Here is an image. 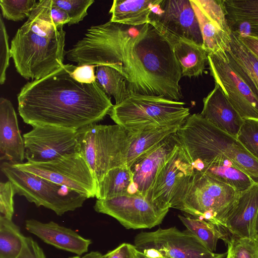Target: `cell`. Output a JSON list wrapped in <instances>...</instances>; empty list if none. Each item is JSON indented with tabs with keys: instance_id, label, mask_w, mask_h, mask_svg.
Masks as SVG:
<instances>
[{
	"instance_id": "ab89813d",
	"label": "cell",
	"mask_w": 258,
	"mask_h": 258,
	"mask_svg": "<svg viewBox=\"0 0 258 258\" xmlns=\"http://www.w3.org/2000/svg\"><path fill=\"white\" fill-rule=\"evenodd\" d=\"M95 66L84 65L75 66L72 75L78 81L84 83H92L96 81Z\"/></svg>"
},
{
	"instance_id": "484cf974",
	"label": "cell",
	"mask_w": 258,
	"mask_h": 258,
	"mask_svg": "<svg viewBox=\"0 0 258 258\" xmlns=\"http://www.w3.org/2000/svg\"><path fill=\"white\" fill-rule=\"evenodd\" d=\"M182 124L153 127L135 133L128 132L130 142L125 159L128 167L176 133Z\"/></svg>"
},
{
	"instance_id": "8992f818",
	"label": "cell",
	"mask_w": 258,
	"mask_h": 258,
	"mask_svg": "<svg viewBox=\"0 0 258 258\" xmlns=\"http://www.w3.org/2000/svg\"><path fill=\"white\" fill-rule=\"evenodd\" d=\"M185 103L160 96L131 94L113 105L109 115L116 124L135 133L160 126L183 124L189 116Z\"/></svg>"
},
{
	"instance_id": "30bf717a",
	"label": "cell",
	"mask_w": 258,
	"mask_h": 258,
	"mask_svg": "<svg viewBox=\"0 0 258 258\" xmlns=\"http://www.w3.org/2000/svg\"><path fill=\"white\" fill-rule=\"evenodd\" d=\"M134 245L137 249L153 248L164 258H224L227 255V252L210 251L187 229L181 231L175 227L142 232L135 236Z\"/></svg>"
},
{
	"instance_id": "44dd1931",
	"label": "cell",
	"mask_w": 258,
	"mask_h": 258,
	"mask_svg": "<svg viewBox=\"0 0 258 258\" xmlns=\"http://www.w3.org/2000/svg\"><path fill=\"white\" fill-rule=\"evenodd\" d=\"M201 116L219 130L236 138L244 120L228 101L220 86L203 99Z\"/></svg>"
},
{
	"instance_id": "9c48e42d",
	"label": "cell",
	"mask_w": 258,
	"mask_h": 258,
	"mask_svg": "<svg viewBox=\"0 0 258 258\" xmlns=\"http://www.w3.org/2000/svg\"><path fill=\"white\" fill-rule=\"evenodd\" d=\"M14 165L75 190L88 199L96 196L97 181L85 160L78 153L67 154L46 162L27 161Z\"/></svg>"
},
{
	"instance_id": "3957f363",
	"label": "cell",
	"mask_w": 258,
	"mask_h": 258,
	"mask_svg": "<svg viewBox=\"0 0 258 258\" xmlns=\"http://www.w3.org/2000/svg\"><path fill=\"white\" fill-rule=\"evenodd\" d=\"M51 0L37 2L27 21L11 43V55L17 72L26 79L42 78L63 64L66 32L54 24Z\"/></svg>"
},
{
	"instance_id": "d6a6232c",
	"label": "cell",
	"mask_w": 258,
	"mask_h": 258,
	"mask_svg": "<svg viewBox=\"0 0 258 258\" xmlns=\"http://www.w3.org/2000/svg\"><path fill=\"white\" fill-rule=\"evenodd\" d=\"M226 243L232 258H258V243L254 238L231 235Z\"/></svg>"
},
{
	"instance_id": "e0dca14e",
	"label": "cell",
	"mask_w": 258,
	"mask_h": 258,
	"mask_svg": "<svg viewBox=\"0 0 258 258\" xmlns=\"http://www.w3.org/2000/svg\"><path fill=\"white\" fill-rule=\"evenodd\" d=\"M178 144L176 133L129 168L133 176L135 195L146 198L159 170L173 153Z\"/></svg>"
},
{
	"instance_id": "1f68e13d",
	"label": "cell",
	"mask_w": 258,
	"mask_h": 258,
	"mask_svg": "<svg viewBox=\"0 0 258 258\" xmlns=\"http://www.w3.org/2000/svg\"><path fill=\"white\" fill-rule=\"evenodd\" d=\"M37 2L35 0H0L3 17L13 21L29 18Z\"/></svg>"
},
{
	"instance_id": "277c9868",
	"label": "cell",
	"mask_w": 258,
	"mask_h": 258,
	"mask_svg": "<svg viewBox=\"0 0 258 258\" xmlns=\"http://www.w3.org/2000/svg\"><path fill=\"white\" fill-rule=\"evenodd\" d=\"M176 136L191 163L222 155L258 183V160L236 138L219 130L200 114L189 115Z\"/></svg>"
},
{
	"instance_id": "4dcf8cb0",
	"label": "cell",
	"mask_w": 258,
	"mask_h": 258,
	"mask_svg": "<svg viewBox=\"0 0 258 258\" xmlns=\"http://www.w3.org/2000/svg\"><path fill=\"white\" fill-rule=\"evenodd\" d=\"M25 237L12 219L0 216V258H16L22 251Z\"/></svg>"
},
{
	"instance_id": "ffe728a7",
	"label": "cell",
	"mask_w": 258,
	"mask_h": 258,
	"mask_svg": "<svg viewBox=\"0 0 258 258\" xmlns=\"http://www.w3.org/2000/svg\"><path fill=\"white\" fill-rule=\"evenodd\" d=\"M23 138L11 102L0 99V159L13 165L22 164L25 158Z\"/></svg>"
},
{
	"instance_id": "bcb514c9",
	"label": "cell",
	"mask_w": 258,
	"mask_h": 258,
	"mask_svg": "<svg viewBox=\"0 0 258 258\" xmlns=\"http://www.w3.org/2000/svg\"><path fill=\"white\" fill-rule=\"evenodd\" d=\"M226 258H232L230 251L229 249L227 248V255Z\"/></svg>"
},
{
	"instance_id": "f546056e",
	"label": "cell",
	"mask_w": 258,
	"mask_h": 258,
	"mask_svg": "<svg viewBox=\"0 0 258 258\" xmlns=\"http://www.w3.org/2000/svg\"><path fill=\"white\" fill-rule=\"evenodd\" d=\"M96 81L105 93L112 96L115 104H119L127 98L130 93L125 77L115 69L107 66L96 67Z\"/></svg>"
},
{
	"instance_id": "6da1fadb",
	"label": "cell",
	"mask_w": 258,
	"mask_h": 258,
	"mask_svg": "<svg viewBox=\"0 0 258 258\" xmlns=\"http://www.w3.org/2000/svg\"><path fill=\"white\" fill-rule=\"evenodd\" d=\"M66 56L78 66L115 69L126 79L130 95L183 98L181 69L172 46L150 23L131 26L109 21L92 26Z\"/></svg>"
},
{
	"instance_id": "4fadbf2b",
	"label": "cell",
	"mask_w": 258,
	"mask_h": 258,
	"mask_svg": "<svg viewBox=\"0 0 258 258\" xmlns=\"http://www.w3.org/2000/svg\"><path fill=\"white\" fill-rule=\"evenodd\" d=\"M77 131L38 125L23 135L27 161L46 162L76 153Z\"/></svg>"
},
{
	"instance_id": "d4e9b609",
	"label": "cell",
	"mask_w": 258,
	"mask_h": 258,
	"mask_svg": "<svg viewBox=\"0 0 258 258\" xmlns=\"http://www.w3.org/2000/svg\"><path fill=\"white\" fill-rule=\"evenodd\" d=\"M226 53L230 64L258 100V58L232 33L230 48Z\"/></svg>"
},
{
	"instance_id": "f1b7e54d",
	"label": "cell",
	"mask_w": 258,
	"mask_h": 258,
	"mask_svg": "<svg viewBox=\"0 0 258 258\" xmlns=\"http://www.w3.org/2000/svg\"><path fill=\"white\" fill-rule=\"evenodd\" d=\"M186 229L197 238L210 251L215 252L219 239L225 243L229 232L225 228L188 215H178Z\"/></svg>"
},
{
	"instance_id": "52a82bcc",
	"label": "cell",
	"mask_w": 258,
	"mask_h": 258,
	"mask_svg": "<svg viewBox=\"0 0 258 258\" xmlns=\"http://www.w3.org/2000/svg\"><path fill=\"white\" fill-rule=\"evenodd\" d=\"M129 142V133L119 125L93 123L77 131L76 153L98 184L111 169L125 164Z\"/></svg>"
},
{
	"instance_id": "d590c367",
	"label": "cell",
	"mask_w": 258,
	"mask_h": 258,
	"mask_svg": "<svg viewBox=\"0 0 258 258\" xmlns=\"http://www.w3.org/2000/svg\"><path fill=\"white\" fill-rule=\"evenodd\" d=\"M9 36L6 26L0 15V84L5 83L6 79V72L9 66L11 57L10 48L9 45Z\"/></svg>"
},
{
	"instance_id": "9a60e30c",
	"label": "cell",
	"mask_w": 258,
	"mask_h": 258,
	"mask_svg": "<svg viewBox=\"0 0 258 258\" xmlns=\"http://www.w3.org/2000/svg\"><path fill=\"white\" fill-rule=\"evenodd\" d=\"M197 15L208 54L226 52L230 48L232 31L226 17L224 0H190Z\"/></svg>"
},
{
	"instance_id": "f35d334b",
	"label": "cell",
	"mask_w": 258,
	"mask_h": 258,
	"mask_svg": "<svg viewBox=\"0 0 258 258\" xmlns=\"http://www.w3.org/2000/svg\"><path fill=\"white\" fill-rule=\"evenodd\" d=\"M101 258H138L134 245L123 243L115 249L108 251Z\"/></svg>"
},
{
	"instance_id": "b9f144b4",
	"label": "cell",
	"mask_w": 258,
	"mask_h": 258,
	"mask_svg": "<svg viewBox=\"0 0 258 258\" xmlns=\"http://www.w3.org/2000/svg\"><path fill=\"white\" fill-rule=\"evenodd\" d=\"M243 44L258 58V38L252 36H238Z\"/></svg>"
},
{
	"instance_id": "ba28073f",
	"label": "cell",
	"mask_w": 258,
	"mask_h": 258,
	"mask_svg": "<svg viewBox=\"0 0 258 258\" xmlns=\"http://www.w3.org/2000/svg\"><path fill=\"white\" fill-rule=\"evenodd\" d=\"M1 171L13 184L16 194L36 206H43L58 216L82 207L86 196L4 161Z\"/></svg>"
},
{
	"instance_id": "ac0fdd59",
	"label": "cell",
	"mask_w": 258,
	"mask_h": 258,
	"mask_svg": "<svg viewBox=\"0 0 258 258\" xmlns=\"http://www.w3.org/2000/svg\"><path fill=\"white\" fill-rule=\"evenodd\" d=\"M258 211V183L239 192L225 221V228L232 235L254 239Z\"/></svg>"
},
{
	"instance_id": "d6986e66",
	"label": "cell",
	"mask_w": 258,
	"mask_h": 258,
	"mask_svg": "<svg viewBox=\"0 0 258 258\" xmlns=\"http://www.w3.org/2000/svg\"><path fill=\"white\" fill-rule=\"evenodd\" d=\"M25 228L43 242L78 255L88 252L92 241L73 230L53 222L43 223L35 219L25 221Z\"/></svg>"
},
{
	"instance_id": "ee69618b",
	"label": "cell",
	"mask_w": 258,
	"mask_h": 258,
	"mask_svg": "<svg viewBox=\"0 0 258 258\" xmlns=\"http://www.w3.org/2000/svg\"><path fill=\"white\" fill-rule=\"evenodd\" d=\"M254 239L258 243V211H257L256 219H255V228H254Z\"/></svg>"
},
{
	"instance_id": "74e56055",
	"label": "cell",
	"mask_w": 258,
	"mask_h": 258,
	"mask_svg": "<svg viewBox=\"0 0 258 258\" xmlns=\"http://www.w3.org/2000/svg\"><path fill=\"white\" fill-rule=\"evenodd\" d=\"M16 258H46L42 249L31 237H25L23 247Z\"/></svg>"
},
{
	"instance_id": "836d02e7",
	"label": "cell",
	"mask_w": 258,
	"mask_h": 258,
	"mask_svg": "<svg viewBox=\"0 0 258 258\" xmlns=\"http://www.w3.org/2000/svg\"><path fill=\"white\" fill-rule=\"evenodd\" d=\"M236 138L258 160V120H244Z\"/></svg>"
},
{
	"instance_id": "e575fe53",
	"label": "cell",
	"mask_w": 258,
	"mask_h": 258,
	"mask_svg": "<svg viewBox=\"0 0 258 258\" xmlns=\"http://www.w3.org/2000/svg\"><path fill=\"white\" fill-rule=\"evenodd\" d=\"M52 3L69 15V26L79 23L87 15V10L94 0H52Z\"/></svg>"
},
{
	"instance_id": "60d3db41",
	"label": "cell",
	"mask_w": 258,
	"mask_h": 258,
	"mask_svg": "<svg viewBox=\"0 0 258 258\" xmlns=\"http://www.w3.org/2000/svg\"><path fill=\"white\" fill-rule=\"evenodd\" d=\"M50 13L51 17L56 26L59 28L68 24L70 18L68 14L62 9L55 5L52 0L50 4Z\"/></svg>"
},
{
	"instance_id": "cb8c5ba5",
	"label": "cell",
	"mask_w": 258,
	"mask_h": 258,
	"mask_svg": "<svg viewBox=\"0 0 258 258\" xmlns=\"http://www.w3.org/2000/svg\"><path fill=\"white\" fill-rule=\"evenodd\" d=\"M232 33L258 38V0H224Z\"/></svg>"
},
{
	"instance_id": "5b68a950",
	"label": "cell",
	"mask_w": 258,
	"mask_h": 258,
	"mask_svg": "<svg viewBox=\"0 0 258 258\" xmlns=\"http://www.w3.org/2000/svg\"><path fill=\"white\" fill-rule=\"evenodd\" d=\"M238 192L227 184L194 171L176 194L171 208L226 229V218Z\"/></svg>"
},
{
	"instance_id": "8fae6325",
	"label": "cell",
	"mask_w": 258,
	"mask_h": 258,
	"mask_svg": "<svg viewBox=\"0 0 258 258\" xmlns=\"http://www.w3.org/2000/svg\"><path fill=\"white\" fill-rule=\"evenodd\" d=\"M94 209L114 218L127 229L154 227L162 223L169 211L145 198L130 194L97 200Z\"/></svg>"
},
{
	"instance_id": "7a4b0ae2",
	"label": "cell",
	"mask_w": 258,
	"mask_h": 258,
	"mask_svg": "<svg viewBox=\"0 0 258 258\" xmlns=\"http://www.w3.org/2000/svg\"><path fill=\"white\" fill-rule=\"evenodd\" d=\"M75 66L63 64L23 86L17 95L18 109L25 123L78 130L109 114L113 105L110 97L97 81L76 80L72 75Z\"/></svg>"
},
{
	"instance_id": "7c38bea8",
	"label": "cell",
	"mask_w": 258,
	"mask_h": 258,
	"mask_svg": "<svg viewBox=\"0 0 258 258\" xmlns=\"http://www.w3.org/2000/svg\"><path fill=\"white\" fill-rule=\"evenodd\" d=\"M209 69L215 84L243 120H258V100L230 64L226 52L208 54Z\"/></svg>"
},
{
	"instance_id": "83f0119b",
	"label": "cell",
	"mask_w": 258,
	"mask_h": 258,
	"mask_svg": "<svg viewBox=\"0 0 258 258\" xmlns=\"http://www.w3.org/2000/svg\"><path fill=\"white\" fill-rule=\"evenodd\" d=\"M135 195L133 176L126 164L111 169L98 184L97 200Z\"/></svg>"
},
{
	"instance_id": "2e32d148",
	"label": "cell",
	"mask_w": 258,
	"mask_h": 258,
	"mask_svg": "<svg viewBox=\"0 0 258 258\" xmlns=\"http://www.w3.org/2000/svg\"><path fill=\"white\" fill-rule=\"evenodd\" d=\"M151 20L180 38L203 46L198 20L190 0H162Z\"/></svg>"
},
{
	"instance_id": "8d00e7d4",
	"label": "cell",
	"mask_w": 258,
	"mask_h": 258,
	"mask_svg": "<svg viewBox=\"0 0 258 258\" xmlns=\"http://www.w3.org/2000/svg\"><path fill=\"white\" fill-rule=\"evenodd\" d=\"M16 194L10 181L0 183V216L12 219L14 212V196Z\"/></svg>"
},
{
	"instance_id": "7402d4cb",
	"label": "cell",
	"mask_w": 258,
	"mask_h": 258,
	"mask_svg": "<svg viewBox=\"0 0 258 258\" xmlns=\"http://www.w3.org/2000/svg\"><path fill=\"white\" fill-rule=\"evenodd\" d=\"M150 23L156 27L172 46L181 69L182 76L196 78L203 75L208 62V53L203 46L172 34L152 20Z\"/></svg>"
},
{
	"instance_id": "4316f807",
	"label": "cell",
	"mask_w": 258,
	"mask_h": 258,
	"mask_svg": "<svg viewBox=\"0 0 258 258\" xmlns=\"http://www.w3.org/2000/svg\"><path fill=\"white\" fill-rule=\"evenodd\" d=\"M162 0H114L109 11L110 21L131 26L150 23L154 8Z\"/></svg>"
},
{
	"instance_id": "5bb4252c",
	"label": "cell",
	"mask_w": 258,
	"mask_h": 258,
	"mask_svg": "<svg viewBox=\"0 0 258 258\" xmlns=\"http://www.w3.org/2000/svg\"><path fill=\"white\" fill-rule=\"evenodd\" d=\"M194 172L190 159L179 143L159 170L146 199L162 209H169L176 194Z\"/></svg>"
},
{
	"instance_id": "f6af8a7d",
	"label": "cell",
	"mask_w": 258,
	"mask_h": 258,
	"mask_svg": "<svg viewBox=\"0 0 258 258\" xmlns=\"http://www.w3.org/2000/svg\"><path fill=\"white\" fill-rule=\"evenodd\" d=\"M137 255L138 258H148L147 256H146L145 255H144L143 253H141L140 252L138 251L137 250Z\"/></svg>"
},
{
	"instance_id": "603a6c76",
	"label": "cell",
	"mask_w": 258,
	"mask_h": 258,
	"mask_svg": "<svg viewBox=\"0 0 258 258\" xmlns=\"http://www.w3.org/2000/svg\"><path fill=\"white\" fill-rule=\"evenodd\" d=\"M191 164L194 171L207 174L231 186L238 192L255 183L231 160L222 155H216Z\"/></svg>"
},
{
	"instance_id": "7bdbcfd3",
	"label": "cell",
	"mask_w": 258,
	"mask_h": 258,
	"mask_svg": "<svg viewBox=\"0 0 258 258\" xmlns=\"http://www.w3.org/2000/svg\"><path fill=\"white\" fill-rule=\"evenodd\" d=\"M102 255V254L99 251H93L85 254L81 258H101Z\"/></svg>"
},
{
	"instance_id": "7dc6e473",
	"label": "cell",
	"mask_w": 258,
	"mask_h": 258,
	"mask_svg": "<svg viewBox=\"0 0 258 258\" xmlns=\"http://www.w3.org/2000/svg\"><path fill=\"white\" fill-rule=\"evenodd\" d=\"M70 258H80L79 256H74Z\"/></svg>"
}]
</instances>
